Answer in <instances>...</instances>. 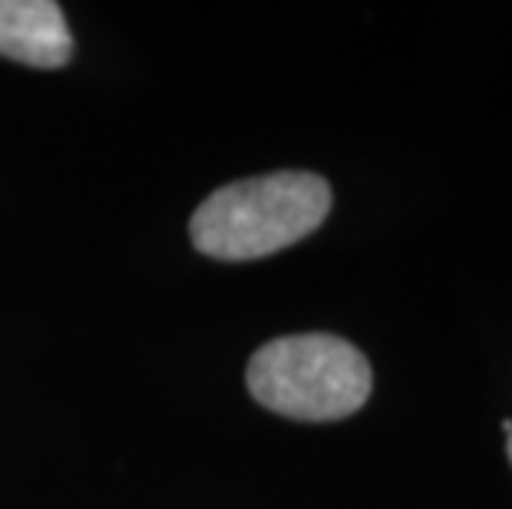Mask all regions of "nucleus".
<instances>
[{
  "mask_svg": "<svg viewBox=\"0 0 512 509\" xmlns=\"http://www.w3.org/2000/svg\"><path fill=\"white\" fill-rule=\"evenodd\" d=\"M328 212L331 186L321 176L271 172L212 192L195 209L189 235L202 255L252 262L318 232Z\"/></svg>",
  "mask_w": 512,
  "mask_h": 509,
  "instance_id": "1",
  "label": "nucleus"
},
{
  "mask_svg": "<svg viewBox=\"0 0 512 509\" xmlns=\"http://www.w3.org/2000/svg\"><path fill=\"white\" fill-rule=\"evenodd\" d=\"M506 433H509V440H506V453H509V463H512V420H506Z\"/></svg>",
  "mask_w": 512,
  "mask_h": 509,
  "instance_id": "4",
  "label": "nucleus"
},
{
  "mask_svg": "<svg viewBox=\"0 0 512 509\" xmlns=\"http://www.w3.org/2000/svg\"><path fill=\"white\" fill-rule=\"evenodd\" d=\"M0 53L40 70H57L73 57L63 7L53 0H0Z\"/></svg>",
  "mask_w": 512,
  "mask_h": 509,
  "instance_id": "3",
  "label": "nucleus"
},
{
  "mask_svg": "<svg viewBox=\"0 0 512 509\" xmlns=\"http://www.w3.org/2000/svg\"><path fill=\"white\" fill-rule=\"evenodd\" d=\"M374 387L367 357L334 334H288L248 361V391L291 420L328 424L357 414Z\"/></svg>",
  "mask_w": 512,
  "mask_h": 509,
  "instance_id": "2",
  "label": "nucleus"
}]
</instances>
